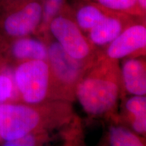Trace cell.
<instances>
[{
  "mask_svg": "<svg viewBox=\"0 0 146 146\" xmlns=\"http://www.w3.org/2000/svg\"><path fill=\"white\" fill-rule=\"evenodd\" d=\"M119 70L117 60L102 54L84 72L76 84L74 95L89 116H106L114 110L122 86Z\"/></svg>",
  "mask_w": 146,
  "mask_h": 146,
  "instance_id": "1",
  "label": "cell"
},
{
  "mask_svg": "<svg viewBox=\"0 0 146 146\" xmlns=\"http://www.w3.org/2000/svg\"><path fill=\"white\" fill-rule=\"evenodd\" d=\"M22 0H0V13Z\"/></svg>",
  "mask_w": 146,
  "mask_h": 146,
  "instance_id": "18",
  "label": "cell"
},
{
  "mask_svg": "<svg viewBox=\"0 0 146 146\" xmlns=\"http://www.w3.org/2000/svg\"><path fill=\"white\" fill-rule=\"evenodd\" d=\"M121 80L126 91L133 96L146 95L145 60L139 57L129 58L122 66Z\"/></svg>",
  "mask_w": 146,
  "mask_h": 146,
  "instance_id": "11",
  "label": "cell"
},
{
  "mask_svg": "<svg viewBox=\"0 0 146 146\" xmlns=\"http://www.w3.org/2000/svg\"><path fill=\"white\" fill-rule=\"evenodd\" d=\"M139 4L144 12H146V0H137Z\"/></svg>",
  "mask_w": 146,
  "mask_h": 146,
  "instance_id": "19",
  "label": "cell"
},
{
  "mask_svg": "<svg viewBox=\"0 0 146 146\" xmlns=\"http://www.w3.org/2000/svg\"><path fill=\"white\" fill-rule=\"evenodd\" d=\"M127 118L131 129L137 135H145L146 133L145 96H133L125 104Z\"/></svg>",
  "mask_w": 146,
  "mask_h": 146,
  "instance_id": "12",
  "label": "cell"
},
{
  "mask_svg": "<svg viewBox=\"0 0 146 146\" xmlns=\"http://www.w3.org/2000/svg\"><path fill=\"white\" fill-rule=\"evenodd\" d=\"M39 1H43V0H39Z\"/></svg>",
  "mask_w": 146,
  "mask_h": 146,
  "instance_id": "21",
  "label": "cell"
},
{
  "mask_svg": "<svg viewBox=\"0 0 146 146\" xmlns=\"http://www.w3.org/2000/svg\"><path fill=\"white\" fill-rule=\"evenodd\" d=\"M96 2L110 10L124 12L136 17L145 18L144 12L137 0H87Z\"/></svg>",
  "mask_w": 146,
  "mask_h": 146,
  "instance_id": "15",
  "label": "cell"
},
{
  "mask_svg": "<svg viewBox=\"0 0 146 146\" xmlns=\"http://www.w3.org/2000/svg\"><path fill=\"white\" fill-rule=\"evenodd\" d=\"M64 146H66V145H64Z\"/></svg>",
  "mask_w": 146,
  "mask_h": 146,
  "instance_id": "22",
  "label": "cell"
},
{
  "mask_svg": "<svg viewBox=\"0 0 146 146\" xmlns=\"http://www.w3.org/2000/svg\"><path fill=\"white\" fill-rule=\"evenodd\" d=\"M13 78L5 74H0V105L12 98L14 90Z\"/></svg>",
  "mask_w": 146,
  "mask_h": 146,
  "instance_id": "17",
  "label": "cell"
},
{
  "mask_svg": "<svg viewBox=\"0 0 146 146\" xmlns=\"http://www.w3.org/2000/svg\"><path fill=\"white\" fill-rule=\"evenodd\" d=\"M69 3L68 0H43L42 1L41 21L36 35H42L48 33L50 24Z\"/></svg>",
  "mask_w": 146,
  "mask_h": 146,
  "instance_id": "14",
  "label": "cell"
},
{
  "mask_svg": "<svg viewBox=\"0 0 146 146\" xmlns=\"http://www.w3.org/2000/svg\"><path fill=\"white\" fill-rule=\"evenodd\" d=\"M13 81L22 100L28 104H43L52 94V78L47 61L36 60L19 63L14 70Z\"/></svg>",
  "mask_w": 146,
  "mask_h": 146,
  "instance_id": "4",
  "label": "cell"
},
{
  "mask_svg": "<svg viewBox=\"0 0 146 146\" xmlns=\"http://www.w3.org/2000/svg\"><path fill=\"white\" fill-rule=\"evenodd\" d=\"M102 55L108 59L118 60L126 58L145 56L146 49L145 19L132 24L106 46Z\"/></svg>",
  "mask_w": 146,
  "mask_h": 146,
  "instance_id": "7",
  "label": "cell"
},
{
  "mask_svg": "<svg viewBox=\"0 0 146 146\" xmlns=\"http://www.w3.org/2000/svg\"><path fill=\"white\" fill-rule=\"evenodd\" d=\"M48 139L46 131L32 133L16 139L5 141L1 146H41Z\"/></svg>",
  "mask_w": 146,
  "mask_h": 146,
  "instance_id": "16",
  "label": "cell"
},
{
  "mask_svg": "<svg viewBox=\"0 0 146 146\" xmlns=\"http://www.w3.org/2000/svg\"><path fill=\"white\" fill-rule=\"evenodd\" d=\"M70 6L74 21L85 35L114 11L87 0H74Z\"/></svg>",
  "mask_w": 146,
  "mask_h": 146,
  "instance_id": "10",
  "label": "cell"
},
{
  "mask_svg": "<svg viewBox=\"0 0 146 146\" xmlns=\"http://www.w3.org/2000/svg\"><path fill=\"white\" fill-rule=\"evenodd\" d=\"M0 54L18 64L29 60L47 61V48L45 41L31 36L13 39L0 36Z\"/></svg>",
  "mask_w": 146,
  "mask_h": 146,
  "instance_id": "8",
  "label": "cell"
},
{
  "mask_svg": "<svg viewBox=\"0 0 146 146\" xmlns=\"http://www.w3.org/2000/svg\"><path fill=\"white\" fill-rule=\"evenodd\" d=\"M44 36L47 48V62L50 69L53 93L64 96L74 94L78 81L88 68L69 55L55 41L49 33Z\"/></svg>",
  "mask_w": 146,
  "mask_h": 146,
  "instance_id": "5",
  "label": "cell"
},
{
  "mask_svg": "<svg viewBox=\"0 0 146 146\" xmlns=\"http://www.w3.org/2000/svg\"><path fill=\"white\" fill-rule=\"evenodd\" d=\"M66 146H73V145H71V144H70V143H68L67 145H66Z\"/></svg>",
  "mask_w": 146,
  "mask_h": 146,
  "instance_id": "20",
  "label": "cell"
},
{
  "mask_svg": "<svg viewBox=\"0 0 146 146\" xmlns=\"http://www.w3.org/2000/svg\"><path fill=\"white\" fill-rule=\"evenodd\" d=\"M60 106L5 103L0 105V138L4 141L21 138L32 133L46 131L55 123H64V116L54 110Z\"/></svg>",
  "mask_w": 146,
  "mask_h": 146,
  "instance_id": "2",
  "label": "cell"
},
{
  "mask_svg": "<svg viewBox=\"0 0 146 146\" xmlns=\"http://www.w3.org/2000/svg\"><path fill=\"white\" fill-rule=\"evenodd\" d=\"M110 146H145L143 139L128 128L112 125L108 132Z\"/></svg>",
  "mask_w": 146,
  "mask_h": 146,
  "instance_id": "13",
  "label": "cell"
},
{
  "mask_svg": "<svg viewBox=\"0 0 146 146\" xmlns=\"http://www.w3.org/2000/svg\"><path fill=\"white\" fill-rule=\"evenodd\" d=\"M139 19L124 12L114 11L86 34L87 38L95 46L106 47L116 39L122 32Z\"/></svg>",
  "mask_w": 146,
  "mask_h": 146,
  "instance_id": "9",
  "label": "cell"
},
{
  "mask_svg": "<svg viewBox=\"0 0 146 146\" xmlns=\"http://www.w3.org/2000/svg\"><path fill=\"white\" fill-rule=\"evenodd\" d=\"M41 14L42 1L22 0L0 13V36L13 39L36 34Z\"/></svg>",
  "mask_w": 146,
  "mask_h": 146,
  "instance_id": "6",
  "label": "cell"
},
{
  "mask_svg": "<svg viewBox=\"0 0 146 146\" xmlns=\"http://www.w3.org/2000/svg\"><path fill=\"white\" fill-rule=\"evenodd\" d=\"M48 33L70 57L87 67L102 54L76 23L70 3L52 20Z\"/></svg>",
  "mask_w": 146,
  "mask_h": 146,
  "instance_id": "3",
  "label": "cell"
}]
</instances>
